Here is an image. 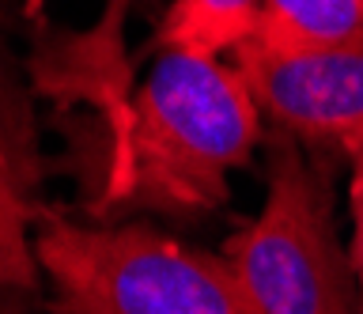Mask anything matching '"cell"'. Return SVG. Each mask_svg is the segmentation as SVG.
I'll return each instance as SVG.
<instances>
[{"mask_svg":"<svg viewBox=\"0 0 363 314\" xmlns=\"http://www.w3.org/2000/svg\"><path fill=\"white\" fill-rule=\"evenodd\" d=\"M0 171H16L23 178H42L38 125L23 76L0 61Z\"/></svg>","mask_w":363,"mask_h":314,"instance_id":"cell-8","label":"cell"},{"mask_svg":"<svg viewBox=\"0 0 363 314\" xmlns=\"http://www.w3.org/2000/svg\"><path fill=\"white\" fill-rule=\"evenodd\" d=\"M363 38V0H261L257 30L246 46L291 53Z\"/></svg>","mask_w":363,"mask_h":314,"instance_id":"cell-5","label":"cell"},{"mask_svg":"<svg viewBox=\"0 0 363 314\" xmlns=\"http://www.w3.org/2000/svg\"><path fill=\"white\" fill-rule=\"evenodd\" d=\"M231 61L269 129L295 137L318 159L337 167L348 144L363 137V38L291 53L238 46Z\"/></svg>","mask_w":363,"mask_h":314,"instance_id":"cell-4","label":"cell"},{"mask_svg":"<svg viewBox=\"0 0 363 314\" xmlns=\"http://www.w3.org/2000/svg\"><path fill=\"white\" fill-rule=\"evenodd\" d=\"M34 178L16 171H0V296L8 291H34L42 288V265L30 239L34 223Z\"/></svg>","mask_w":363,"mask_h":314,"instance_id":"cell-7","label":"cell"},{"mask_svg":"<svg viewBox=\"0 0 363 314\" xmlns=\"http://www.w3.org/2000/svg\"><path fill=\"white\" fill-rule=\"evenodd\" d=\"M38 12H42V0H27V16L38 19Z\"/></svg>","mask_w":363,"mask_h":314,"instance_id":"cell-11","label":"cell"},{"mask_svg":"<svg viewBox=\"0 0 363 314\" xmlns=\"http://www.w3.org/2000/svg\"><path fill=\"white\" fill-rule=\"evenodd\" d=\"M27 291H8L0 296V314H27Z\"/></svg>","mask_w":363,"mask_h":314,"instance_id":"cell-10","label":"cell"},{"mask_svg":"<svg viewBox=\"0 0 363 314\" xmlns=\"http://www.w3.org/2000/svg\"><path fill=\"white\" fill-rule=\"evenodd\" d=\"M345 163L352 167L348 174V212H352V239H348V254L356 273L363 276V137L348 144Z\"/></svg>","mask_w":363,"mask_h":314,"instance_id":"cell-9","label":"cell"},{"mask_svg":"<svg viewBox=\"0 0 363 314\" xmlns=\"http://www.w3.org/2000/svg\"><path fill=\"white\" fill-rule=\"evenodd\" d=\"M53 314H254L223 254L152 223H76L45 212L34 235Z\"/></svg>","mask_w":363,"mask_h":314,"instance_id":"cell-2","label":"cell"},{"mask_svg":"<svg viewBox=\"0 0 363 314\" xmlns=\"http://www.w3.org/2000/svg\"><path fill=\"white\" fill-rule=\"evenodd\" d=\"M359 314H363V276H359Z\"/></svg>","mask_w":363,"mask_h":314,"instance_id":"cell-13","label":"cell"},{"mask_svg":"<svg viewBox=\"0 0 363 314\" xmlns=\"http://www.w3.org/2000/svg\"><path fill=\"white\" fill-rule=\"evenodd\" d=\"M265 201L223 242L254 314H359V273L340 242L333 163L265 133Z\"/></svg>","mask_w":363,"mask_h":314,"instance_id":"cell-3","label":"cell"},{"mask_svg":"<svg viewBox=\"0 0 363 314\" xmlns=\"http://www.w3.org/2000/svg\"><path fill=\"white\" fill-rule=\"evenodd\" d=\"M8 27V16H4V8H0V30H4Z\"/></svg>","mask_w":363,"mask_h":314,"instance_id":"cell-12","label":"cell"},{"mask_svg":"<svg viewBox=\"0 0 363 314\" xmlns=\"http://www.w3.org/2000/svg\"><path fill=\"white\" fill-rule=\"evenodd\" d=\"M261 118L235 61L170 50L125 103L61 121L57 171L76 178L91 223L201 220L227 205V174L265 140Z\"/></svg>","mask_w":363,"mask_h":314,"instance_id":"cell-1","label":"cell"},{"mask_svg":"<svg viewBox=\"0 0 363 314\" xmlns=\"http://www.w3.org/2000/svg\"><path fill=\"white\" fill-rule=\"evenodd\" d=\"M257 16L261 0H174L159 19L152 50H186L204 57L235 53L254 38Z\"/></svg>","mask_w":363,"mask_h":314,"instance_id":"cell-6","label":"cell"}]
</instances>
